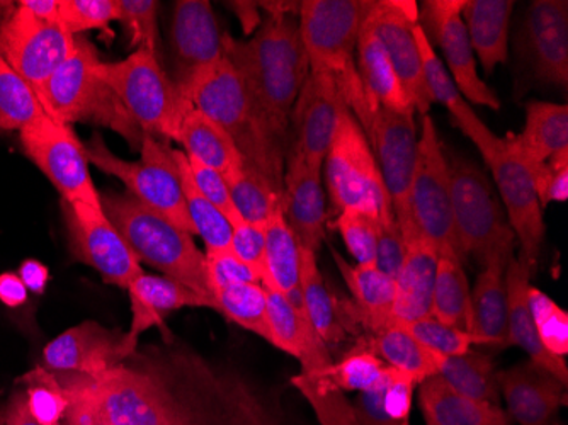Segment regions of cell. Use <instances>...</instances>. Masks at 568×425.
<instances>
[{"label": "cell", "instance_id": "6da1fadb", "mask_svg": "<svg viewBox=\"0 0 568 425\" xmlns=\"http://www.w3.org/2000/svg\"><path fill=\"white\" fill-rule=\"evenodd\" d=\"M194 110L206 114L234 140L244 165L283 193L288 139L270 123L237 70L223 59L191 92Z\"/></svg>", "mask_w": 568, "mask_h": 425}, {"label": "cell", "instance_id": "7a4b0ae2", "mask_svg": "<svg viewBox=\"0 0 568 425\" xmlns=\"http://www.w3.org/2000/svg\"><path fill=\"white\" fill-rule=\"evenodd\" d=\"M368 2L302 0L298 8L300 34L308 57L310 72L334 77L344 102L365 133L375 111L361 84L354 53Z\"/></svg>", "mask_w": 568, "mask_h": 425}, {"label": "cell", "instance_id": "3957f363", "mask_svg": "<svg viewBox=\"0 0 568 425\" xmlns=\"http://www.w3.org/2000/svg\"><path fill=\"white\" fill-rule=\"evenodd\" d=\"M101 206L140 264L152 265L215 305L206 280L204 254L190 232L130 193H102Z\"/></svg>", "mask_w": 568, "mask_h": 425}, {"label": "cell", "instance_id": "277c9868", "mask_svg": "<svg viewBox=\"0 0 568 425\" xmlns=\"http://www.w3.org/2000/svg\"><path fill=\"white\" fill-rule=\"evenodd\" d=\"M98 50L84 37H77L75 50L50 77L40 94L48 117L63 124L94 123L123 136L132 149L142 145L143 133L128 114L110 85L99 77Z\"/></svg>", "mask_w": 568, "mask_h": 425}, {"label": "cell", "instance_id": "5b68a950", "mask_svg": "<svg viewBox=\"0 0 568 425\" xmlns=\"http://www.w3.org/2000/svg\"><path fill=\"white\" fill-rule=\"evenodd\" d=\"M98 72L145 135L174 142L193 105L164 72L158 53L142 48L120 62L101 60Z\"/></svg>", "mask_w": 568, "mask_h": 425}, {"label": "cell", "instance_id": "8992f818", "mask_svg": "<svg viewBox=\"0 0 568 425\" xmlns=\"http://www.w3.org/2000/svg\"><path fill=\"white\" fill-rule=\"evenodd\" d=\"M55 375L106 425H181L165 386L142 371L121 364L98 378L73 373Z\"/></svg>", "mask_w": 568, "mask_h": 425}, {"label": "cell", "instance_id": "52a82bcc", "mask_svg": "<svg viewBox=\"0 0 568 425\" xmlns=\"http://www.w3.org/2000/svg\"><path fill=\"white\" fill-rule=\"evenodd\" d=\"M322 171L337 215L344 210H359L375 216L382 226L395 222L375 153L349 108H344L341 114Z\"/></svg>", "mask_w": 568, "mask_h": 425}, {"label": "cell", "instance_id": "ba28073f", "mask_svg": "<svg viewBox=\"0 0 568 425\" xmlns=\"http://www.w3.org/2000/svg\"><path fill=\"white\" fill-rule=\"evenodd\" d=\"M84 145L89 162L99 171L120 179L126 185V193L194 235L184 201L181 172L169 142L152 135L143 136L139 161L120 159L108 149L99 133H94Z\"/></svg>", "mask_w": 568, "mask_h": 425}, {"label": "cell", "instance_id": "9c48e42d", "mask_svg": "<svg viewBox=\"0 0 568 425\" xmlns=\"http://www.w3.org/2000/svg\"><path fill=\"white\" fill-rule=\"evenodd\" d=\"M448 165L456 252L459 261L475 257L484 264L493 249L514 232L487 174L462 156L448 159Z\"/></svg>", "mask_w": 568, "mask_h": 425}, {"label": "cell", "instance_id": "30bf717a", "mask_svg": "<svg viewBox=\"0 0 568 425\" xmlns=\"http://www.w3.org/2000/svg\"><path fill=\"white\" fill-rule=\"evenodd\" d=\"M75 41L60 21L38 18L21 2H0V53L30 82L38 98L50 77L72 55Z\"/></svg>", "mask_w": 568, "mask_h": 425}, {"label": "cell", "instance_id": "8fae6325", "mask_svg": "<svg viewBox=\"0 0 568 425\" xmlns=\"http://www.w3.org/2000/svg\"><path fill=\"white\" fill-rule=\"evenodd\" d=\"M408 204L417 233L433 244L439 255L458 257L453 229L448 156L429 114L423 117V133L417 140L416 169L412 175Z\"/></svg>", "mask_w": 568, "mask_h": 425}, {"label": "cell", "instance_id": "7c38bea8", "mask_svg": "<svg viewBox=\"0 0 568 425\" xmlns=\"http://www.w3.org/2000/svg\"><path fill=\"white\" fill-rule=\"evenodd\" d=\"M26 155L55 185L62 201L102 210L89 172L88 152L69 124L47 117L19 131Z\"/></svg>", "mask_w": 568, "mask_h": 425}, {"label": "cell", "instance_id": "4fadbf2b", "mask_svg": "<svg viewBox=\"0 0 568 425\" xmlns=\"http://www.w3.org/2000/svg\"><path fill=\"white\" fill-rule=\"evenodd\" d=\"M414 114L416 113H398V111L378 108L373 113L372 124L366 131L383 184L394 208L395 220L404 233L405 242L420 236L412 223L410 204H408L412 175H414L417 159V130Z\"/></svg>", "mask_w": 568, "mask_h": 425}, {"label": "cell", "instance_id": "5bb4252c", "mask_svg": "<svg viewBox=\"0 0 568 425\" xmlns=\"http://www.w3.org/2000/svg\"><path fill=\"white\" fill-rule=\"evenodd\" d=\"M481 156L490 169L497 193L506 208L507 223L516 242H519L518 257L535 271L547 226L531 174L506 139L497 136L496 142Z\"/></svg>", "mask_w": 568, "mask_h": 425}, {"label": "cell", "instance_id": "9a60e30c", "mask_svg": "<svg viewBox=\"0 0 568 425\" xmlns=\"http://www.w3.org/2000/svg\"><path fill=\"white\" fill-rule=\"evenodd\" d=\"M463 2L465 0H426L419 6L417 22L430 47L443 51L446 70L465 101L497 111L500 110L499 95L478 75L477 57L462 19Z\"/></svg>", "mask_w": 568, "mask_h": 425}, {"label": "cell", "instance_id": "2e32d148", "mask_svg": "<svg viewBox=\"0 0 568 425\" xmlns=\"http://www.w3.org/2000/svg\"><path fill=\"white\" fill-rule=\"evenodd\" d=\"M225 33L220 30L212 2L179 0L174 4L171 48L172 82L191 102V92L206 73L225 59ZM193 105V104H191Z\"/></svg>", "mask_w": 568, "mask_h": 425}, {"label": "cell", "instance_id": "e0dca14e", "mask_svg": "<svg viewBox=\"0 0 568 425\" xmlns=\"http://www.w3.org/2000/svg\"><path fill=\"white\" fill-rule=\"evenodd\" d=\"M62 213L73 257L91 265L106 283L128 287L143 273L139 259L104 210L62 201Z\"/></svg>", "mask_w": 568, "mask_h": 425}, {"label": "cell", "instance_id": "ac0fdd59", "mask_svg": "<svg viewBox=\"0 0 568 425\" xmlns=\"http://www.w3.org/2000/svg\"><path fill=\"white\" fill-rule=\"evenodd\" d=\"M419 4L414 0H369L366 18L372 22L376 37L385 47L397 73L417 113L429 114L430 99L424 81L423 60L414 37Z\"/></svg>", "mask_w": 568, "mask_h": 425}, {"label": "cell", "instance_id": "d6986e66", "mask_svg": "<svg viewBox=\"0 0 568 425\" xmlns=\"http://www.w3.org/2000/svg\"><path fill=\"white\" fill-rule=\"evenodd\" d=\"M344 108L347 105L334 77L310 72L290 120L288 150L300 153L312 171L322 174Z\"/></svg>", "mask_w": 568, "mask_h": 425}, {"label": "cell", "instance_id": "ffe728a7", "mask_svg": "<svg viewBox=\"0 0 568 425\" xmlns=\"http://www.w3.org/2000/svg\"><path fill=\"white\" fill-rule=\"evenodd\" d=\"M136 345L139 342L133 341L128 332L110 331L94 321L82 322L44 347L43 367L53 373L98 378L132 357Z\"/></svg>", "mask_w": 568, "mask_h": 425}, {"label": "cell", "instance_id": "44dd1931", "mask_svg": "<svg viewBox=\"0 0 568 425\" xmlns=\"http://www.w3.org/2000/svg\"><path fill=\"white\" fill-rule=\"evenodd\" d=\"M521 50L536 81L567 89V0H532L525 16Z\"/></svg>", "mask_w": 568, "mask_h": 425}, {"label": "cell", "instance_id": "7402d4cb", "mask_svg": "<svg viewBox=\"0 0 568 425\" xmlns=\"http://www.w3.org/2000/svg\"><path fill=\"white\" fill-rule=\"evenodd\" d=\"M283 215L300 247L317 254L325 239L327 206L321 172L312 171L300 153L288 150L283 179Z\"/></svg>", "mask_w": 568, "mask_h": 425}, {"label": "cell", "instance_id": "603a6c76", "mask_svg": "<svg viewBox=\"0 0 568 425\" xmlns=\"http://www.w3.org/2000/svg\"><path fill=\"white\" fill-rule=\"evenodd\" d=\"M509 414L521 425H551L565 405V388L544 367L526 361L497 373Z\"/></svg>", "mask_w": 568, "mask_h": 425}, {"label": "cell", "instance_id": "cb8c5ba5", "mask_svg": "<svg viewBox=\"0 0 568 425\" xmlns=\"http://www.w3.org/2000/svg\"><path fill=\"white\" fill-rule=\"evenodd\" d=\"M514 245L516 236L509 235L493 249L471 291L474 334L481 345L509 347L506 271L514 257Z\"/></svg>", "mask_w": 568, "mask_h": 425}, {"label": "cell", "instance_id": "d4e9b609", "mask_svg": "<svg viewBox=\"0 0 568 425\" xmlns=\"http://www.w3.org/2000/svg\"><path fill=\"white\" fill-rule=\"evenodd\" d=\"M266 287L267 321H270L273 345L302 364L303 375H315L327 370L334 361L331 351L314 331L303 310L296 308L283 293Z\"/></svg>", "mask_w": 568, "mask_h": 425}, {"label": "cell", "instance_id": "484cf974", "mask_svg": "<svg viewBox=\"0 0 568 425\" xmlns=\"http://www.w3.org/2000/svg\"><path fill=\"white\" fill-rule=\"evenodd\" d=\"M532 270L521 257L514 259L507 265V334L509 345L525 351L529 361L547 370L561 385L567 386L568 367L565 360L554 356L539 341L528 305V287L531 286Z\"/></svg>", "mask_w": 568, "mask_h": 425}, {"label": "cell", "instance_id": "4316f807", "mask_svg": "<svg viewBox=\"0 0 568 425\" xmlns=\"http://www.w3.org/2000/svg\"><path fill=\"white\" fill-rule=\"evenodd\" d=\"M132 303V325L128 335L139 342L140 335L149 328L158 327L164 322L169 313L181 308H213L210 300L194 293L191 287L168 276H153L140 274L126 287Z\"/></svg>", "mask_w": 568, "mask_h": 425}, {"label": "cell", "instance_id": "83f0119b", "mask_svg": "<svg viewBox=\"0 0 568 425\" xmlns=\"http://www.w3.org/2000/svg\"><path fill=\"white\" fill-rule=\"evenodd\" d=\"M414 37H416V43L419 47L424 81H426L430 99L437 104L445 105L449 117H452L453 124L462 131L463 135L471 140V143L480 150V153H484L488 146L496 142L497 135L488 130L487 124L475 114L471 105L459 94L445 63L439 59L436 50L430 47L419 22L414 26Z\"/></svg>", "mask_w": 568, "mask_h": 425}, {"label": "cell", "instance_id": "f1b7e54d", "mask_svg": "<svg viewBox=\"0 0 568 425\" xmlns=\"http://www.w3.org/2000/svg\"><path fill=\"white\" fill-rule=\"evenodd\" d=\"M439 252L417 236L407 242V255L395 277L394 324H408L430 315Z\"/></svg>", "mask_w": 568, "mask_h": 425}, {"label": "cell", "instance_id": "f546056e", "mask_svg": "<svg viewBox=\"0 0 568 425\" xmlns=\"http://www.w3.org/2000/svg\"><path fill=\"white\" fill-rule=\"evenodd\" d=\"M356 53L357 73L373 111L386 108L398 113H416V108L412 104L404 85L398 81L394 65L386 55L385 47L376 37L366 14L361 24Z\"/></svg>", "mask_w": 568, "mask_h": 425}, {"label": "cell", "instance_id": "4dcf8cb0", "mask_svg": "<svg viewBox=\"0 0 568 425\" xmlns=\"http://www.w3.org/2000/svg\"><path fill=\"white\" fill-rule=\"evenodd\" d=\"M337 270L353 295V318L369 334H379L394 324L395 280L375 264H349L339 252L332 251Z\"/></svg>", "mask_w": 568, "mask_h": 425}, {"label": "cell", "instance_id": "1f68e13d", "mask_svg": "<svg viewBox=\"0 0 568 425\" xmlns=\"http://www.w3.org/2000/svg\"><path fill=\"white\" fill-rule=\"evenodd\" d=\"M514 0H465L462 19L485 75L509 59V24Z\"/></svg>", "mask_w": 568, "mask_h": 425}, {"label": "cell", "instance_id": "d6a6232c", "mask_svg": "<svg viewBox=\"0 0 568 425\" xmlns=\"http://www.w3.org/2000/svg\"><path fill=\"white\" fill-rule=\"evenodd\" d=\"M510 149L528 168L544 164L555 153L568 150V105L531 101L526 104L525 130L506 136Z\"/></svg>", "mask_w": 568, "mask_h": 425}, {"label": "cell", "instance_id": "836d02e7", "mask_svg": "<svg viewBox=\"0 0 568 425\" xmlns=\"http://www.w3.org/2000/svg\"><path fill=\"white\" fill-rule=\"evenodd\" d=\"M419 386V405L427 425H510L509 415L499 405L471 401L439 375Z\"/></svg>", "mask_w": 568, "mask_h": 425}, {"label": "cell", "instance_id": "e575fe53", "mask_svg": "<svg viewBox=\"0 0 568 425\" xmlns=\"http://www.w3.org/2000/svg\"><path fill=\"white\" fill-rule=\"evenodd\" d=\"M266 249H264L263 284L283 293L296 308L303 310L300 293L302 271V247L284 220L283 210L276 211L266 225Z\"/></svg>", "mask_w": 568, "mask_h": 425}, {"label": "cell", "instance_id": "d590c367", "mask_svg": "<svg viewBox=\"0 0 568 425\" xmlns=\"http://www.w3.org/2000/svg\"><path fill=\"white\" fill-rule=\"evenodd\" d=\"M174 142L183 145L190 159L215 169L223 178L244 165L241 152L229 133L194 108L181 121Z\"/></svg>", "mask_w": 568, "mask_h": 425}, {"label": "cell", "instance_id": "8d00e7d4", "mask_svg": "<svg viewBox=\"0 0 568 425\" xmlns=\"http://www.w3.org/2000/svg\"><path fill=\"white\" fill-rule=\"evenodd\" d=\"M300 293L303 312L310 324L324 341L328 350L346 337L337 300L332 295L324 276L318 270L317 254L302 249V271H300Z\"/></svg>", "mask_w": 568, "mask_h": 425}, {"label": "cell", "instance_id": "74e56055", "mask_svg": "<svg viewBox=\"0 0 568 425\" xmlns=\"http://www.w3.org/2000/svg\"><path fill=\"white\" fill-rule=\"evenodd\" d=\"M430 315L443 324L474 334L470 284L458 257H439Z\"/></svg>", "mask_w": 568, "mask_h": 425}, {"label": "cell", "instance_id": "f35d334b", "mask_svg": "<svg viewBox=\"0 0 568 425\" xmlns=\"http://www.w3.org/2000/svg\"><path fill=\"white\" fill-rule=\"evenodd\" d=\"M366 342L386 366L410 376L417 385L439 373V356L427 351L402 325H388Z\"/></svg>", "mask_w": 568, "mask_h": 425}, {"label": "cell", "instance_id": "ab89813d", "mask_svg": "<svg viewBox=\"0 0 568 425\" xmlns=\"http://www.w3.org/2000/svg\"><path fill=\"white\" fill-rule=\"evenodd\" d=\"M455 392L471 401L499 405L500 388L493 360L477 351L459 356H439V373Z\"/></svg>", "mask_w": 568, "mask_h": 425}, {"label": "cell", "instance_id": "60d3db41", "mask_svg": "<svg viewBox=\"0 0 568 425\" xmlns=\"http://www.w3.org/2000/svg\"><path fill=\"white\" fill-rule=\"evenodd\" d=\"M172 155L181 172L184 201H186L187 216L193 225L194 235L203 239L206 252L229 251L232 242V225L229 219L196 190L187 169L186 153L172 150Z\"/></svg>", "mask_w": 568, "mask_h": 425}, {"label": "cell", "instance_id": "b9f144b4", "mask_svg": "<svg viewBox=\"0 0 568 425\" xmlns=\"http://www.w3.org/2000/svg\"><path fill=\"white\" fill-rule=\"evenodd\" d=\"M47 117L37 91L0 53V133L24 130Z\"/></svg>", "mask_w": 568, "mask_h": 425}, {"label": "cell", "instance_id": "7bdbcfd3", "mask_svg": "<svg viewBox=\"0 0 568 425\" xmlns=\"http://www.w3.org/2000/svg\"><path fill=\"white\" fill-rule=\"evenodd\" d=\"M386 364L373 353L368 342L363 341L351 350L339 363H332L327 370L305 375L318 385L341 392H368L382 383ZM303 375V373H302Z\"/></svg>", "mask_w": 568, "mask_h": 425}, {"label": "cell", "instance_id": "ee69618b", "mask_svg": "<svg viewBox=\"0 0 568 425\" xmlns=\"http://www.w3.org/2000/svg\"><path fill=\"white\" fill-rule=\"evenodd\" d=\"M216 312L273 344L267 321V295L263 283L234 284L213 293Z\"/></svg>", "mask_w": 568, "mask_h": 425}, {"label": "cell", "instance_id": "f6af8a7d", "mask_svg": "<svg viewBox=\"0 0 568 425\" xmlns=\"http://www.w3.org/2000/svg\"><path fill=\"white\" fill-rule=\"evenodd\" d=\"M225 181L235 210L251 225L264 226L276 211L283 210V193L245 165L225 175Z\"/></svg>", "mask_w": 568, "mask_h": 425}, {"label": "cell", "instance_id": "bcb514c9", "mask_svg": "<svg viewBox=\"0 0 568 425\" xmlns=\"http://www.w3.org/2000/svg\"><path fill=\"white\" fill-rule=\"evenodd\" d=\"M24 389L26 405L40 425H62L70 408V396L59 376L43 366L19 380Z\"/></svg>", "mask_w": 568, "mask_h": 425}, {"label": "cell", "instance_id": "7dc6e473", "mask_svg": "<svg viewBox=\"0 0 568 425\" xmlns=\"http://www.w3.org/2000/svg\"><path fill=\"white\" fill-rule=\"evenodd\" d=\"M528 305L539 341L554 356L565 360L568 354V315L545 291L528 287Z\"/></svg>", "mask_w": 568, "mask_h": 425}, {"label": "cell", "instance_id": "c3c4849f", "mask_svg": "<svg viewBox=\"0 0 568 425\" xmlns=\"http://www.w3.org/2000/svg\"><path fill=\"white\" fill-rule=\"evenodd\" d=\"M398 325H402L427 351L442 357L459 356V354L468 353L471 345H481L477 335L443 324L433 315Z\"/></svg>", "mask_w": 568, "mask_h": 425}, {"label": "cell", "instance_id": "681fc988", "mask_svg": "<svg viewBox=\"0 0 568 425\" xmlns=\"http://www.w3.org/2000/svg\"><path fill=\"white\" fill-rule=\"evenodd\" d=\"M292 382L312 405L321 425H359L356 408L341 389L318 385L302 373Z\"/></svg>", "mask_w": 568, "mask_h": 425}, {"label": "cell", "instance_id": "f907efd6", "mask_svg": "<svg viewBox=\"0 0 568 425\" xmlns=\"http://www.w3.org/2000/svg\"><path fill=\"white\" fill-rule=\"evenodd\" d=\"M356 264H375L379 222L365 211H341L334 222Z\"/></svg>", "mask_w": 568, "mask_h": 425}, {"label": "cell", "instance_id": "816d5d0a", "mask_svg": "<svg viewBox=\"0 0 568 425\" xmlns=\"http://www.w3.org/2000/svg\"><path fill=\"white\" fill-rule=\"evenodd\" d=\"M118 18V0H60V24L73 37L92 30H108Z\"/></svg>", "mask_w": 568, "mask_h": 425}, {"label": "cell", "instance_id": "f5cc1de1", "mask_svg": "<svg viewBox=\"0 0 568 425\" xmlns=\"http://www.w3.org/2000/svg\"><path fill=\"white\" fill-rule=\"evenodd\" d=\"M120 18L130 38V47L158 53L159 2L158 0H118Z\"/></svg>", "mask_w": 568, "mask_h": 425}, {"label": "cell", "instance_id": "db71d44e", "mask_svg": "<svg viewBox=\"0 0 568 425\" xmlns=\"http://www.w3.org/2000/svg\"><path fill=\"white\" fill-rule=\"evenodd\" d=\"M204 264H206V280H209L212 296L216 290L234 286V284L263 283V274L252 265L245 264L230 249L204 252Z\"/></svg>", "mask_w": 568, "mask_h": 425}, {"label": "cell", "instance_id": "11a10c76", "mask_svg": "<svg viewBox=\"0 0 568 425\" xmlns=\"http://www.w3.org/2000/svg\"><path fill=\"white\" fill-rule=\"evenodd\" d=\"M528 171L544 210L548 204L568 200V150L555 153L544 164L531 165Z\"/></svg>", "mask_w": 568, "mask_h": 425}, {"label": "cell", "instance_id": "9f6ffc18", "mask_svg": "<svg viewBox=\"0 0 568 425\" xmlns=\"http://www.w3.org/2000/svg\"><path fill=\"white\" fill-rule=\"evenodd\" d=\"M187 169H190V175L194 185H196V190L222 211L223 215L229 219L230 225L235 220L241 219L239 211L235 210L234 201L230 196L229 184L219 171L201 164V162L194 161L190 156H187Z\"/></svg>", "mask_w": 568, "mask_h": 425}, {"label": "cell", "instance_id": "6f0895ef", "mask_svg": "<svg viewBox=\"0 0 568 425\" xmlns=\"http://www.w3.org/2000/svg\"><path fill=\"white\" fill-rule=\"evenodd\" d=\"M264 249H266L264 226L251 225L242 216L232 222L230 251L261 274L264 273Z\"/></svg>", "mask_w": 568, "mask_h": 425}, {"label": "cell", "instance_id": "680465c9", "mask_svg": "<svg viewBox=\"0 0 568 425\" xmlns=\"http://www.w3.org/2000/svg\"><path fill=\"white\" fill-rule=\"evenodd\" d=\"M407 255V242L398 226L397 220L388 225L379 226L378 244H376L375 265L392 280L400 273Z\"/></svg>", "mask_w": 568, "mask_h": 425}, {"label": "cell", "instance_id": "91938a15", "mask_svg": "<svg viewBox=\"0 0 568 425\" xmlns=\"http://www.w3.org/2000/svg\"><path fill=\"white\" fill-rule=\"evenodd\" d=\"M354 408H356L359 425H410V417L407 415L388 414L383 408L379 385L368 392L359 393V401Z\"/></svg>", "mask_w": 568, "mask_h": 425}, {"label": "cell", "instance_id": "94428289", "mask_svg": "<svg viewBox=\"0 0 568 425\" xmlns=\"http://www.w3.org/2000/svg\"><path fill=\"white\" fill-rule=\"evenodd\" d=\"M0 425H40L26 405L24 389L21 385L0 405Z\"/></svg>", "mask_w": 568, "mask_h": 425}, {"label": "cell", "instance_id": "6125c7cd", "mask_svg": "<svg viewBox=\"0 0 568 425\" xmlns=\"http://www.w3.org/2000/svg\"><path fill=\"white\" fill-rule=\"evenodd\" d=\"M18 276L21 277L28 291L34 295H43L48 283H50V271L47 265L43 262L34 261V259H28L19 265Z\"/></svg>", "mask_w": 568, "mask_h": 425}, {"label": "cell", "instance_id": "be15d7a7", "mask_svg": "<svg viewBox=\"0 0 568 425\" xmlns=\"http://www.w3.org/2000/svg\"><path fill=\"white\" fill-rule=\"evenodd\" d=\"M28 287L18 273L0 274V302L9 308H19L28 302Z\"/></svg>", "mask_w": 568, "mask_h": 425}, {"label": "cell", "instance_id": "e7e4bbea", "mask_svg": "<svg viewBox=\"0 0 568 425\" xmlns=\"http://www.w3.org/2000/svg\"><path fill=\"white\" fill-rule=\"evenodd\" d=\"M67 393L70 396V408L67 412L65 418H63L62 425H106L92 412V408L85 402L77 398L69 389H67Z\"/></svg>", "mask_w": 568, "mask_h": 425}, {"label": "cell", "instance_id": "03108f58", "mask_svg": "<svg viewBox=\"0 0 568 425\" xmlns=\"http://www.w3.org/2000/svg\"><path fill=\"white\" fill-rule=\"evenodd\" d=\"M230 9H234L237 12L239 18H241L242 26H244V31L247 34L254 33L257 28L261 26L260 18V4H252V2H232L229 4Z\"/></svg>", "mask_w": 568, "mask_h": 425}, {"label": "cell", "instance_id": "003e7915", "mask_svg": "<svg viewBox=\"0 0 568 425\" xmlns=\"http://www.w3.org/2000/svg\"><path fill=\"white\" fill-rule=\"evenodd\" d=\"M28 11L47 21H59L60 0H21Z\"/></svg>", "mask_w": 568, "mask_h": 425}]
</instances>
